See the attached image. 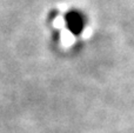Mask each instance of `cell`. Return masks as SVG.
Returning a JSON list of instances; mask_svg holds the SVG:
<instances>
[{
	"mask_svg": "<svg viewBox=\"0 0 134 133\" xmlns=\"http://www.w3.org/2000/svg\"><path fill=\"white\" fill-rule=\"evenodd\" d=\"M65 26L73 35H80L87 26V16L81 9L71 8L64 15Z\"/></svg>",
	"mask_w": 134,
	"mask_h": 133,
	"instance_id": "6da1fadb",
	"label": "cell"
}]
</instances>
